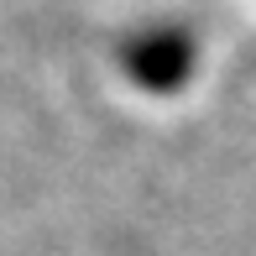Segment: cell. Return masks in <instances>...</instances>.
<instances>
[{"label":"cell","mask_w":256,"mask_h":256,"mask_svg":"<svg viewBox=\"0 0 256 256\" xmlns=\"http://www.w3.org/2000/svg\"><path fill=\"white\" fill-rule=\"evenodd\" d=\"M126 68H131V78L142 89H157V94H168V89H178L183 78H188L194 68V48L183 32H146L142 42H131L126 48Z\"/></svg>","instance_id":"1"}]
</instances>
